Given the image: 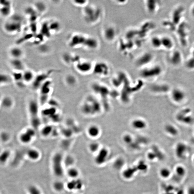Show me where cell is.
<instances>
[{"instance_id": "6da1fadb", "label": "cell", "mask_w": 194, "mask_h": 194, "mask_svg": "<svg viewBox=\"0 0 194 194\" xmlns=\"http://www.w3.org/2000/svg\"><path fill=\"white\" fill-rule=\"evenodd\" d=\"M83 17L86 22L90 25L97 24L101 20L102 10L99 7L88 4L83 10Z\"/></svg>"}, {"instance_id": "7a4b0ae2", "label": "cell", "mask_w": 194, "mask_h": 194, "mask_svg": "<svg viewBox=\"0 0 194 194\" xmlns=\"http://www.w3.org/2000/svg\"><path fill=\"white\" fill-rule=\"evenodd\" d=\"M176 35L180 43L183 47H186L190 36L189 26L184 21L177 26L175 31Z\"/></svg>"}, {"instance_id": "3957f363", "label": "cell", "mask_w": 194, "mask_h": 194, "mask_svg": "<svg viewBox=\"0 0 194 194\" xmlns=\"http://www.w3.org/2000/svg\"><path fill=\"white\" fill-rule=\"evenodd\" d=\"M163 69L161 66L159 64L150 65L142 69L141 76L145 79H151L161 75Z\"/></svg>"}, {"instance_id": "277c9868", "label": "cell", "mask_w": 194, "mask_h": 194, "mask_svg": "<svg viewBox=\"0 0 194 194\" xmlns=\"http://www.w3.org/2000/svg\"><path fill=\"white\" fill-rule=\"evenodd\" d=\"M52 158V166L53 173L56 177H61L63 175L64 173L63 155L61 153L58 152L54 155Z\"/></svg>"}, {"instance_id": "5b68a950", "label": "cell", "mask_w": 194, "mask_h": 194, "mask_svg": "<svg viewBox=\"0 0 194 194\" xmlns=\"http://www.w3.org/2000/svg\"><path fill=\"white\" fill-rule=\"evenodd\" d=\"M185 13L184 7L181 5L176 6L172 10L169 20L176 26V28L178 25L185 21Z\"/></svg>"}, {"instance_id": "8992f818", "label": "cell", "mask_w": 194, "mask_h": 194, "mask_svg": "<svg viewBox=\"0 0 194 194\" xmlns=\"http://www.w3.org/2000/svg\"><path fill=\"white\" fill-rule=\"evenodd\" d=\"M76 70L82 74H87L93 71L94 63L90 60L77 58L74 62Z\"/></svg>"}, {"instance_id": "52a82bcc", "label": "cell", "mask_w": 194, "mask_h": 194, "mask_svg": "<svg viewBox=\"0 0 194 194\" xmlns=\"http://www.w3.org/2000/svg\"><path fill=\"white\" fill-rule=\"evenodd\" d=\"M154 59V55L152 53L147 51L142 53L137 58L135 64L137 66L143 68L151 65Z\"/></svg>"}, {"instance_id": "ba28073f", "label": "cell", "mask_w": 194, "mask_h": 194, "mask_svg": "<svg viewBox=\"0 0 194 194\" xmlns=\"http://www.w3.org/2000/svg\"><path fill=\"white\" fill-rule=\"evenodd\" d=\"M88 36L81 33H75L71 36L69 40L70 47L73 48L85 47Z\"/></svg>"}, {"instance_id": "9c48e42d", "label": "cell", "mask_w": 194, "mask_h": 194, "mask_svg": "<svg viewBox=\"0 0 194 194\" xmlns=\"http://www.w3.org/2000/svg\"><path fill=\"white\" fill-rule=\"evenodd\" d=\"M110 68L109 65L104 62L100 61L94 63L93 71L98 76H106L109 74Z\"/></svg>"}, {"instance_id": "30bf717a", "label": "cell", "mask_w": 194, "mask_h": 194, "mask_svg": "<svg viewBox=\"0 0 194 194\" xmlns=\"http://www.w3.org/2000/svg\"><path fill=\"white\" fill-rule=\"evenodd\" d=\"M169 61L172 66H180L184 62V58L182 53L181 51L177 49L172 51L169 56Z\"/></svg>"}, {"instance_id": "8fae6325", "label": "cell", "mask_w": 194, "mask_h": 194, "mask_svg": "<svg viewBox=\"0 0 194 194\" xmlns=\"http://www.w3.org/2000/svg\"><path fill=\"white\" fill-rule=\"evenodd\" d=\"M40 106L39 101L35 99H31L28 101V110L30 118L40 117Z\"/></svg>"}, {"instance_id": "7c38bea8", "label": "cell", "mask_w": 194, "mask_h": 194, "mask_svg": "<svg viewBox=\"0 0 194 194\" xmlns=\"http://www.w3.org/2000/svg\"><path fill=\"white\" fill-rule=\"evenodd\" d=\"M190 153V149L186 144L179 143L176 145L175 153L178 159L181 160H186Z\"/></svg>"}, {"instance_id": "4fadbf2b", "label": "cell", "mask_w": 194, "mask_h": 194, "mask_svg": "<svg viewBox=\"0 0 194 194\" xmlns=\"http://www.w3.org/2000/svg\"><path fill=\"white\" fill-rule=\"evenodd\" d=\"M103 37L106 41L111 42L114 41L118 35V32L114 26L112 25L107 26L103 32Z\"/></svg>"}, {"instance_id": "5bb4252c", "label": "cell", "mask_w": 194, "mask_h": 194, "mask_svg": "<svg viewBox=\"0 0 194 194\" xmlns=\"http://www.w3.org/2000/svg\"><path fill=\"white\" fill-rule=\"evenodd\" d=\"M145 7L147 11L151 15H154L159 11L161 7L160 1L147 0L145 1Z\"/></svg>"}, {"instance_id": "9a60e30c", "label": "cell", "mask_w": 194, "mask_h": 194, "mask_svg": "<svg viewBox=\"0 0 194 194\" xmlns=\"http://www.w3.org/2000/svg\"><path fill=\"white\" fill-rule=\"evenodd\" d=\"M187 174V170L185 166L178 165L174 168L172 177L177 182H180L184 178Z\"/></svg>"}, {"instance_id": "2e32d148", "label": "cell", "mask_w": 194, "mask_h": 194, "mask_svg": "<svg viewBox=\"0 0 194 194\" xmlns=\"http://www.w3.org/2000/svg\"><path fill=\"white\" fill-rule=\"evenodd\" d=\"M21 27V23L12 19L6 22L4 25L5 31L10 33H17L20 30Z\"/></svg>"}, {"instance_id": "e0dca14e", "label": "cell", "mask_w": 194, "mask_h": 194, "mask_svg": "<svg viewBox=\"0 0 194 194\" xmlns=\"http://www.w3.org/2000/svg\"><path fill=\"white\" fill-rule=\"evenodd\" d=\"M162 49L167 51L173 50L175 47V43L172 37L168 36H163L161 37Z\"/></svg>"}, {"instance_id": "ac0fdd59", "label": "cell", "mask_w": 194, "mask_h": 194, "mask_svg": "<svg viewBox=\"0 0 194 194\" xmlns=\"http://www.w3.org/2000/svg\"><path fill=\"white\" fill-rule=\"evenodd\" d=\"M15 104L13 98L10 96H3L1 101V106L3 109L10 110L13 107Z\"/></svg>"}, {"instance_id": "d6986e66", "label": "cell", "mask_w": 194, "mask_h": 194, "mask_svg": "<svg viewBox=\"0 0 194 194\" xmlns=\"http://www.w3.org/2000/svg\"><path fill=\"white\" fill-rule=\"evenodd\" d=\"M51 81L48 80L41 86L39 89L40 91V96L49 97V94L51 90Z\"/></svg>"}, {"instance_id": "ffe728a7", "label": "cell", "mask_w": 194, "mask_h": 194, "mask_svg": "<svg viewBox=\"0 0 194 194\" xmlns=\"http://www.w3.org/2000/svg\"><path fill=\"white\" fill-rule=\"evenodd\" d=\"M54 127L50 124H46L41 127L40 129L41 136L44 138H47L51 136Z\"/></svg>"}, {"instance_id": "44dd1931", "label": "cell", "mask_w": 194, "mask_h": 194, "mask_svg": "<svg viewBox=\"0 0 194 194\" xmlns=\"http://www.w3.org/2000/svg\"><path fill=\"white\" fill-rule=\"evenodd\" d=\"M34 138L24 130L21 132L19 135V142L24 145H28L33 141Z\"/></svg>"}, {"instance_id": "7402d4cb", "label": "cell", "mask_w": 194, "mask_h": 194, "mask_svg": "<svg viewBox=\"0 0 194 194\" xmlns=\"http://www.w3.org/2000/svg\"><path fill=\"white\" fill-rule=\"evenodd\" d=\"M10 64L14 71L23 72L25 70L24 64L21 59H12Z\"/></svg>"}, {"instance_id": "603a6c76", "label": "cell", "mask_w": 194, "mask_h": 194, "mask_svg": "<svg viewBox=\"0 0 194 194\" xmlns=\"http://www.w3.org/2000/svg\"><path fill=\"white\" fill-rule=\"evenodd\" d=\"M35 74L30 70H25L23 72V79L25 84L32 83L35 79Z\"/></svg>"}, {"instance_id": "cb8c5ba5", "label": "cell", "mask_w": 194, "mask_h": 194, "mask_svg": "<svg viewBox=\"0 0 194 194\" xmlns=\"http://www.w3.org/2000/svg\"><path fill=\"white\" fill-rule=\"evenodd\" d=\"M9 53L12 59H20L24 55V51L20 47L15 46L10 49Z\"/></svg>"}, {"instance_id": "d4e9b609", "label": "cell", "mask_w": 194, "mask_h": 194, "mask_svg": "<svg viewBox=\"0 0 194 194\" xmlns=\"http://www.w3.org/2000/svg\"><path fill=\"white\" fill-rule=\"evenodd\" d=\"M26 155L28 159L33 161H36L39 159L40 153L38 149L33 148L28 149L26 152Z\"/></svg>"}, {"instance_id": "484cf974", "label": "cell", "mask_w": 194, "mask_h": 194, "mask_svg": "<svg viewBox=\"0 0 194 194\" xmlns=\"http://www.w3.org/2000/svg\"><path fill=\"white\" fill-rule=\"evenodd\" d=\"M173 172L169 168L167 167H163L160 169L159 175L161 178L168 179L172 177Z\"/></svg>"}, {"instance_id": "4316f807", "label": "cell", "mask_w": 194, "mask_h": 194, "mask_svg": "<svg viewBox=\"0 0 194 194\" xmlns=\"http://www.w3.org/2000/svg\"><path fill=\"white\" fill-rule=\"evenodd\" d=\"M185 96L184 92L179 89H175L172 92V98L176 102H181L184 99Z\"/></svg>"}, {"instance_id": "83f0119b", "label": "cell", "mask_w": 194, "mask_h": 194, "mask_svg": "<svg viewBox=\"0 0 194 194\" xmlns=\"http://www.w3.org/2000/svg\"><path fill=\"white\" fill-rule=\"evenodd\" d=\"M150 44L153 48L156 50L162 49L161 37L155 36L151 38Z\"/></svg>"}, {"instance_id": "f1b7e54d", "label": "cell", "mask_w": 194, "mask_h": 194, "mask_svg": "<svg viewBox=\"0 0 194 194\" xmlns=\"http://www.w3.org/2000/svg\"><path fill=\"white\" fill-rule=\"evenodd\" d=\"M100 133V130L97 126L92 125L89 127L87 130L88 136L92 138H97Z\"/></svg>"}, {"instance_id": "f546056e", "label": "cell", "mask_w": 194, "mask_h": 194, "mask_svg": "<svg viewBox=\"0 0 194 194\" xmlns=\"http://www.w3.org/2000/svg\"><path fill=\"white\" fill-rule=\"evenodd\" d=\"M132 126L136 130L143 129L146 127V123L144 120L140 119H136L132 122Z\"/></svg>"}, {"instance_id": "4dcf8cb0", "label": "cell", "mask_w": 194, "mask_h": 194, "mask_svg": "<svg viewBox=\"0 0 194 194\" xmlns=\"http://www.w3.org/2000/svg\"><path fill=\"white\" fill-rule=\"evenodd\" d=\"M60 135L65 138H71L73 135L72 129L66 126L60 129Z\"/></svg>"}, {"instance_id": "1f68e13d", "label": "cell", "mask_w": 194, "mask_h": 194, "mask_svg": "<svg viewBox=\"0 0 194 194\" xmlns=\"http://www.w3.org/2000/svg\"><path fill=\"white\" fill-rule=\"evenodd\" d=\"M13 80L11 76L7 74H1L0 75V84L1 86H4L9 84L10 82Z\"/></svg>"}, {"instance_id": "d6a6232c", "label": "cell", "mask_w": 194, "mask_h": 194, "mask_svg": "<svg viewBox=\"0 0 194 194\" xmlns=\"http://www.w3.org/2000/svg\"><path fill=\"white\" fill-rule=\"evenodd\" d=\"M65 82L67 86L72 87L76 84L77 83V79L74 75L69 74L65 76Z\"/></svg>"}, {"instance_id": "836d02e7", "label": "cell", "mask_w": 194, "mask_h": 194, "mask_svg": "<svg viewBox=\"0 0 194 194\" xmlns=\"http://www.w3.org/2000/svg\"><path fill=\"white\" fill-rule=\"evenodd\" d=\"M107 152L106 149L101 151L96 158V161L97 164H100L104 163L106 159Z\"/></svg>"}, {"instance_id": "e575fe53", "label": "cell", "mask_w": 194, "mask_h": 194, "mask_svg": "<svg viewBox=\"0 0 194 194\" xmlns=\"http://www.w3.org/2000/svg\"><path fill=\"white\" fill-rule=\"evenodd\" d=\"M42 34L44 36L49 37L51 35V32L49 26V23L45 22L44 23L42 26Z\"/></svg>"}, {"instance_id": "d590c367", "label": "cell", "mask_w": 194, "mask_h": 194, "mask_svg": "<svg viewBox=\"0 0 194 194\" xmlns=\"http://www.w3.org/2000/svg\"><path fill=\"white\" fill-rule=\"evenodd\" d=\"M49 26L51 33V32L57 33L60 29V24L57 21H53L49 23Z\"/></svg>"}, {"instance_id": "8d00e7d4", "label": "cell", "mask_w": 194, "mask_h": 194, "mask_svg": "<svg viewBox=\"0 0 194 194\" xmlns=\"http://www.w3.org/2000/svg\"><path fill=\"white\" fill-rule=\"evenodd\" d=\"M67 174L69 177L71 178L75 179L79 176V172L77 169L72 167L68 170Z\"/></svg>"}, {"instance_id": "74e56055", "label": "cell", "mask_w": 194, "mask_h": 194, "mask_svg": "<svg viewBox=\"0 0 194 194\" xmlns=\"http://www.w3.org/2000/svg\"><path fill=\"white\" fill-rule=\"evenodd\" d=\"M62 58L64 61L66 63L70 64L72 63H74L76 56L74 57L72 55L69 54V53H65L63 54Z\"/></svg>"}, {"instance_id": "f35d334b", "label": "cell", "mask_w": 194, "mask_h": 194, "mask_svg": "<svg viewBox=\"0 0 194 194\" xmlns=\"http://www.w3.org/2000/svg\"><path fill=\"white\" fill-rule=\"evenodd\" d=\"M12 12V7L10 6H1V12L4 17H7Z\"/></svg>"}, {"instance_id": "ab89813d", "label": "cell", "mask_w": 194, "mask_h": 194, "mask_svg": "<svg viewBox=\"0 0 194 194\" xmlns=\"http://www.w3.org/2000/svg\"><path fill=\"white\" fill-rule=\"evenodd\" d=\"M185 66L187 69L190 71L194 70V58L190 56L185 62Z\"/></svg>"}, {"instance_id": "60d3db41", "label": "cell", "mask_w": 194, "mask_h": 194, "mask_svg": "<svg viewBox=\"0 0 194 194\" xmlns=\"http://www.w3.org/2000/svg\"><path fill=\"white\" fill-rule=\"evenodd\" d=\"M10 153L8 150H5L1 152L0 156V161L1 163L4 164L6 163L10 157Z\"/></svg>"}, {"instance_id": "b9f144b4", "label": "cell", "mask_w": 194, "mask_h": 194, "mask_svg": "<svg viewBox=\"0 0 194 194\" xmlns=\"http://www.w3.org/2000/svg\"><path fill=\"white\" fill-rule=\"evenodd\" d=\"M53 187L56 191L58 192H62L64 190L65 186L63 182L60 181H56L53 183Z\"/></svg>"}, {"instance_id": "7bdbcfd3", "label": "cell", "mask_w": 194, "mask_h": 194, "mask_svg": "<svg viewBox=\"0 0 194 194\" xmlns=\"http://www.w3.org/2000/svg\"><path fill=\"white\" fill-rule=\"evenodd\" d=\"M35 8L36 11L42 13L45 11L46 10V6L44 3L40 2L36 3L35 5Z\"/></svg>"}, {"instance_id": "ee69618b", "label": "cell", "mask_w": 194, "mask_h": 194, "mask_svg": "<svg viewBox=\"0 0 194 194\" xmlns=\"http://www.w3.org/2000/svg\"><path fill=\"white\" fill-rule=\"evenodd\" d=\"M1 141L3 143H6L10 139V135L7 132L3 131L1 133Z\"/></svg>"}, {"instance_id": "f6af8a7d", "label": "cell", "mask_w": 194, "mask_h": 194, "mask_svg": "<svg viewBox=\"0 0 194 194\" xmlns=\"http://www.w3.org/2000/svg\"><path fill=\"white\" fill-rule=\"evenodd\" d=\"M28 191L29 194H42L39 189L34 185H31L28 187Z\"/></svg>"}, {"instance_id": "bcb514c9", "label": "cell", "mask_w": 194, "mask_h": 194, "mask_svg": "<svg viewBox=\"0 0 194 194\" xmlns=\"http://www.w3.org/2000/svg\"><path fill=\"white\" fill-rule=\"evenodd\" d=\"M73 3L75 6L84 8L88 4V1L85 0H74L73 1Z\"/></svg>"}, {"instance_id": "7dc6e473", "label": "cell", "mask_w": 194, "mask_h": 194, "mask_svg": "<svg viewBox=\"0 0 194 194\" xmlns=\"http://www.w3.org/2000/svg\"><path fill=\"white\" fill-rule=\"evenodd\" d=\"M74 163V159L71 156H68L64 159L63 163L67 166H71Z\"/></svg>"}, {"instance_id": "c3c4849f", "label": "cell", "mask_w": 194, "mask_h": 194, "mask_svg": "<svg viewBox=\"0 0 194 194\" xmlns=\"http://www.w3.org/2000/svg\"><path fill=\"white\" fill-rule=\"evenodd\" d=\"M166 131L170 134L173 135L174 136H175L178 133V131L175 127L171 125H168L166 126Z\"/></svg>"}, {"instance_id": "681fc988", "label": "cell", "mask_w": 194, "mask_h": 194, "mask_svg": "<svg viewBox=\"0 0 194 194\" xmlns=\"http://www.w3.org/2000/svg\"><path fill=\"white\" fill-rule=\"evenodd\" d=\"M70 138H63V140H62L60 144L62 148L65 150L68 148L69 146H70V142L69 141V140Z\"/></svg>"}, {"instance_id": "f907efd6", "label": "cell", "mask_w": 194, "mask_h": 194, "mask_svg": "<svg viewBox=\"0 0 194 194\" xmlns=\"http://www.w3.org/2000/svg\"><path fill=\"white\" fill-rule=\"evenodd\" d=\"M123 165V161L122 159H118L115 163V166L117 168H120Z\"/></svg>"}, {"instance_id": "816d5d0a", "label": "cell", "mask_w": 194, "mask_h": 194, "mask_svg": "<svg viewBox=\"0 0 194 194\" xmlns=\"http://www.w3.org/2000/svg\"><path fill=\"white\" fill-rule=\"evenodd\" d=\"M90 149L92 152H95L98 149V145L96 143H91L90 145Z\"/></svg>"}, {"instance_id": "f5cc1de1", "label": "cell", "mask_w": 194, "mask_h": 194, "mask_svg": "<svg viewBox=\"0 0 194 194\" xmlns=\"http://www.w3.org/2000/svg\"><path fill=\"white\" fill-rule=\"evenodd\" d=\"M1 6H10L11 3L10 1H1Z\"/></svg>"}, {"instance_id": "db71d44e", "label": "cell", "mask_w": 194, "mask_h": 194, "mask_svg": "<svg viewBox=\"0 0 194 194\" xmlns=\"http://www.w3.org/2000/svg\"><path fill=\"white\" fill-rule=\"evenodd\" d=\"M187 194H194V186L189 187L187 190Z\"/></svg>"}, {"instance_id": "11a10c76", "label": "cell", "mask_w": 194, "mask_h": 194, "mask_svg": "<svg viewBox=\"0 0 194 194\" xmlns=\"http://www.w3.org/2000/svg\"><path fill=\"white\" fill-rule=\"evenodd\" d=\"M190 13L192 17L194 18V3H192L190 7Z\"/></svg>"}, {"instance_id": "9f6ffc18", "label": "cell", "mask_w": 194, "mask_h": 194, "mask_svg": "<svg viewBox=\"0 0 194 194\" xmlns=\"http://www.w3.org/2000/svg\"><path fill=\"white\" fill-rule=\"evenodd\" d=\"M114 1L116 3L118 4L123 5L126 4L127 3V1H122V0H121V1H119L118 0V1Z\"/></svg>"}, {"instance_id": "6f0895ef", "label": "cell", "mask_w": 194, "mask_h": 194, "mask_svg": "<svg viewBox=\"0 0 194 194\" xmlns=\"http://www.w3.org/2000/svg\"><path fill=\"white\" fill-rule=\"evenodd\" d=\"M190 56L194 58V44H193V45H192L191 49V51H190Z\"/></svg>"}, {"instance_id": "680465c9", "label": "cell", "mask_w": 194, "mask_h": 194, "mask_svg": "<svg viewBox=\"0 0 194 194\" xmlns=\"http://www.w3.org/2000/svg\"><path fill=\"white\" fill-rule=\"evenodd\" d=\"M192 161L194 165V155L193 156V157H192Z\"/></svg>"}]
</instances>
